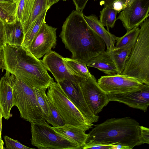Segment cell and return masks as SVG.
<instances>
[{
	"label": "cell",
	"mask_w": 149,
	"mask_h": 149,
	"mask_svg": "<svg viewBox=\"0 0 149 149\" xmlns=\"http://www.w3.org/2000/svg\"><path fill=\"white\" fill-rule=\"evenodd\" d=\"M2 108L0 105V136H1V129H2V123L1 120L2 117Z\"/></svg>",
	"instance_id": "obj_41"
},
{
	"label": "cell",
	"mask_w": 149,
	"mask_h": 149,
	"mask_svg": "<svg viewBox=\"0 0 149 149\" xmlns=\"http://www.w3.org/2000/svg\"><path fill=\"white\" fill-rule=\"evenodd\" d=\"M6 44L4 23L0 20V48H3Z\"/></svg>",
	"instance_id": "obj_33"
},
{
	"label": "cell",
	"mask_w": 149,
	"mask_h": 149,
	"mask_svg": "<svg viewBox=\"0 0 149 149\" xmlns=\"http://www.w3.org/2000/svg\"><path fill=\"white\" fill-rule=\"evenodd\" d=\"M63 60L67 68L75 76L82 79L92 76L86 65L71 58L63 57Z\"/></svg>",
	"instance_id": "obj_23"
},
{
	"label": "cell",
	"mask_w": 149,
	"mask_h": 149,
	"mask_svg": "<svg viewBox=\"0 0 149 149\" xmlns=\"http://www.w3.org/2000/svg\"><path fill=\"white\" fill-rule=\"evenodd\" d=\"M62 0V1H65L67 0Z\"/></svg>",
	"instance_id": "obj_44"
},
{
	"label": "cell",
	"mask_w": 149,
	"mask_h": 149,
	"mask_svg": "<svg viewBox=\"0 0 149 149\" xmlns=\"http://www.w3.org/2000/svg\"><path fill=\"white\" fill-rule=\"evenodd\" d=\"M4 76L12 88L13 106L17 107L21 117L30 123L46 120L38 102L33 87L7 71Z\"/></svg>",
	"instance_id": "obj_5"
},
{
	"label": "cell",
	"mask_w": 149,
	"mask_h": 149,
	"mask_svg": "<svg viewBox=\"0 0 149 149\" xmlns=\"http://www.w3.org/2000/svg\"><path fill=\"white\" fill-rule=\"evenodd\" d=\"M48 10H45L37 18L25 33L22 45V46L26 48L30 44L39 30L43 23L45 21L46 13Z\"/></svg>",
	"instance_id": "obj_25"
},
{
	"label": "cell",
	"mask_w": 149,
	"mask_h": 149,
	"mask_svg": "<svg viewBox=\"0 0 149 149\" xmlns=\"http://www.w3.org/2000/svg\"><path fill=\"white\" fill-rule=\"evenodd\" d=\"M112 149H130V148L127 146L120 144H117L113 145Z\"/></svg>",
	"instance_id": "obj_39"
},
{
	"label": "cell",
	"mask_w": 149,
	"mask_h": 149,
	"mask_svg": "<svg viewBox=\"0 0 149 149\" xmlns=\"http://www.w3.org/2000/svg\"><path fill=\"white\" fill-rule=\"evenodd\" d=\"M113 8L118 12V13H119L123 10V7L121 3L118 1H115L113 3L112 5Z\"/></svg>",
	"instance_id": "obj_36"
},
{
	"label": "cell",
	"mask_w": 149,
	"mask_h": 149,
	"mask_svg": "<svg viewBox=\"0 0 149 149\" xmlns=\"http://www.w3.org/2000/svg\"><path fill=\"white\" fill-rule=\"evenodd\" d=\"M1 69L3 70L6 69L3 48H0V70Z\"/></svg>",
	"instance_id": "obj_35"
},
{
	"label": "cell",
	"mask_w": 149,
	"mask_h": 149,
	"mask_svg": "<svg viewBox=\"0 0 149 149\" xmlns=\"http://www.w3.org/2000/svg\"><path fill=\"white\" fill-rule=\"evenodd\" d=\"M6 148L4 149H33L26 146L17 140L13 139L7 136H4Z\"/></svg>",
	"instance_id": "obj_29"
},
{
	"label": "cell",
	"mask_w": 149,
	"mask_h": 149,
	"mask_svg": "<svg viewBox=\"0 0 149 149\" xmlns=\"http://www.w3.org/2000/svg\"><path fill=\"white\" fill-rule=\"evenodd\" d=\"M136 42L125 63L121 74L149 86V19L140 25Z\"/></svg>",
	"instance_id": "obj_4"
},
{
	"label": "cell",
	"mask_w": 149,
	"mask_h": 149,
	"mask_svg": "<svg viewBox=\"0 0 149 149\" xmlns=\"http://www.w3.org/2000/svg\"><path fill=\"white\" fill-rule=\"evenodd\" d=\"M86 103L95 115L101 112L109 102L107 94L100 87L94 75L79 82Z\"/></svg>",
	"instance_id": "obj_8"
},
{
	"label": "cell",
	"mask_w": 149,
	"mask_h": 149,
	"mask_svg": "<svg viewBox=\"0 0 149 149\" xmlns=\"http://www.w3.org/2000/svg\"><path fill=\"white\" fill-rule=\"evenodd\" d=\"M60 0H47V7L49 9L54 4L58 2Z\"/></svg>",
	"instance_id": "obj_40"
},
{
	"label": "cell",
	"mask_w": 149,
	"mask_h": 149,
	"mask_svg": "<svg viewBox=\"0 0 149 149\" xmlns=\"http://www.w3.org/2000/svg\"><path fill=\"white\" fill-rule=\"evenodd\" d=\"M6 44L22 46L24 34L21 22L17 20L12 23H4Z\"/></svg>",
	"instance_id": "obj_19"
},
{
	"label": "cell",
	"mask_w": 149,
	"mask_h": 149,
	"mask_svg": "<svg viewBox=\"0 0 149 149\" xmlns=\"http://www.w3.org/2000/svg\"><path fill=\"white\" fill-rule=\"evenodd\" d=\"M139 122L130 117L108 119L88 134L86 144H120L132 149L143 143Z\"/></svg>",
	"instance_id": "obj_3"
},
{
	"label": "cell",
	"mask_w": 149,
	"mask_h": 149,
	"mask_svg": "<svg viewBox=\"0 0 149 149\" xmlns=\"http://www.w3.org/2000/svg\"><path fill=\"white\" fill-rule=\"evenodd\" d=\"M97 82L107 94L121 93L136 90L145 87V85L133 78L122 74L101 76Z\"/></svg>",
	"instance_id": "obj_11"
},
{
	"label": "cell",
	"mask_w": 149,
	"mask_h": 149,
	"mask_svg": "<svg viewBox=\"0 0 149 149\" xmlns=\"http://www.w3.org/2000/svg\"><path fill=\"white\" fill-rule=\"evenodd\" d=\"M3 49L6 71L37 88L47 89L54 81L42 60L33 56L26 48L6 44Z\"/></svg>",
	"instance_id": "obj_2"
},
{
	"label": "cell",
	"mask_w": 149,
	"mask_h": 149,
	"mask_svg": "<svg viewBox=\"0 0 149 149\" xmlns=\"http://www.w3.org/2000/svg\"><path fill=\"white\" fill-rule=\"evenodd\" d=\"M116 0H101L100 5H104V7H112L113 3Z\"/></svg>",
	"instance_id": "obj_37"
},
{
	"label": "cell",
	"mask_w": 149,
	"mask_h": 149,
	"mask_svg": "<svg viewBox=\"0 0 149 149\" xmlns=\"http://www.w3.org/2000/svg\"><path fill=\"white\" fill-rule=\"evenodd\" d=\"M113 145H104L99 144H85L82 149H112Z\"/></svg>",
	"instance_id": "obj_31"
},
{
	"label": "cell",
	"mask_w": 149,
	"mask_h": 149,
	"mask_svg": "<svg viewBox=\"0 0 149 149\" xmlns=\"http://www.w3.org/2000/svg\"><path fill=\"white\" fill-rule=\"evenodd\" d=\"M86 65L89 67L96 68L109 75L117 73V69L115 64L105 51L91 60Z\"/></svg>",
	"instance_id": "obj_18"
},
{
	"label": "cell",
	"mask_w": 149,
	"mask_h": 149,
	"mask_svg": "<svg viewBox=\"0 0 149 149\" xmlns=\"http://www.w3.org/2000/svg\"><path fill=\"white\" fill-rule=\"evenodd\" d=\"M38 102L44 113L45 120L51 114L49 101L46 91V88H38L33 87Z\"/></svg>",
	"instance_id": "obj_27"
},
{
	"label": "cell",
	"mask_w": 149,
	"mask_h": 149,
	"mask_svg": "<svg viewBox=\"0 0 149 149\" xmlns=\"http://www.w3.org/2000/svg\"><path fill=\"white\" fill-rule=\"evenodd\" d=\"M109 102H118L146 112L149 105V86L127 92L107 94Z\"/></svg>",
	"instance_id": "obj_12"
},
{
	"label": "cell",
	"mask_w": 149,
	"mask_h": 149,
	"mask_svg": "<svg viewBox=\"0 0 149 149\" xmlns=\"http://www.w3.org/2000/svg\"><path fill=\"white\" fill-rule=\"evenodd\" d=\"M84 17L91 29L104 41L107 49L115 46L116 36L105 29L95 15L92 14L87 16L84 15Z\"/></svg>",
	"instance_id": "obj_16"
},
{
	"label": "cell",
	"mask_w": 149,
	"mask_h": 149,
	"mask_svg": "<svg viewBox=\"0 0 149 149\" xmlns=\"http://www.w3.org/2000/svg\"><path fill=\"white\" fill-rule=\"evenodd\" d=\"M42 60L47 70L51 72L57 83L65 79L79 83L82 79L72 74L65 65L63 57L55 51H52L45 54Z\"/></svg>",
	"instance_id": "obj_14"
},
{
	"label": "cell",
	"mask_w": 149,
	"mask_h": 149,
	"mask_svg": "<svg viewBox=\"0 0 149 149\" xmlns=\"http://www.w3.org/2000/svg\"><path fill=\"white\" fill-rule=\"evenodd\" d=\"M47 9H49L47 0H35L29 17L22 26L24 34L37 18Z\"/></svg>",
	"instance_id": "obj_24"
},
{
	"label": "cell",
	"mask_w": 149,
	"mask_h": 149,
	"mask_svg": "<svg viewBox=\"0 0 149 149\" xmlns=\"http://www.w3.org/2000/svg\"><path fill=\"white\" fill-rule=\"evenodd\" d=\"M59 36L72 53L71 58L86 65L105 51L104 41L90 27L81 11L72 12L63 23Z\"/></svg>",
	"instance_id": "obj_1"
},
{
	"label": "cell",
	"mask_w": 149,
	"mask_h": 149,
	"mask_svg": "<svg viewBox=\"0 0 149 149\" xmlns=\"http://www.w3.org/2000/svg\"><path fill=\"white\" fill-rule=\"evenodd\" d=\"M3 145V141L1 139V136H0V149H4Z\"/></svg>",
	"instance_id": "obj_42"
},
{
	"label": "cell",
	"mask_w": 149,
	"mask_h": 149,
	"mask_svg": "<svg viewBox=\"0 0 149 149\" xmlns=\"http://www.w3.org/2000/svg\"><path fill=\"white\" fill-rule=\"evenodd\" d=\"M140 29L138 27L127 31L126 33L121 37H116L115 47L118 49H132L139 35Z\"/></svg>",
	"instance_id": "obj_22"
},
{
	"label": "cell",
	"mask_w": 149,
	"mask_h": 149,
	"mask_svg": "<svg viewBox=\"0 0 149 149\" xmlns=\"http://www.w3.org/2000/svg\"><path fill=\"white\" fill-rule=\"evenodd\" d=\"M0 105L2 108V117L8 120L11 116L10 110L13 106V90L4 76L0 80Z\"/></svg>",
	"instance_id": "obj_15"
},
{
	"label": "cell",
	"mask_w": 149,
	"mask_h": 149,
	"mask_svg": "<svg viewBox=\"0 0 149 149\" xmlns=\"http://www.w3.org/2000/svg\"><path fill=\"white\" fill-rule=\"evenodd\" d=\"M76 7V10L82 11L88 0H72Z\"/></svg>",
	"instance_id": "obj_34"
},
{
	"label": "cell",
	"mask_w": 149,
	"mask_h": 149,
	"mask_svg": "<svg viewBox=\"0 0 149 149\" xmlns=\"http://www.w3.org/2000/svg\"><path fill=\"white\" fill-rule=\"evenodd\" d=\"M58 83L70 100L89 122L93 123L98 121L99 117L94 114L88 107L79 83L65 79Z\"/></svg>",
	"instance_id": "obj_13"
},
{
	"label": "cell",
	"mask_w": 149,
	"mask_h": 149,
	"mask_svg": "<svg viewBox=\"0 0 149 149\" xmlns=\"http://www.w3.org/2000/svg\"><path fill=\"white\" fill-rule=\"evenodd\" d=\"M31 123V143L38 148L81 149L77 144L57 133L46 120Z\"/></svg>",
	"instance_id": "obj_7"
},
{
	"label": "cell",
	"mask_w": 149,
	"mask_h": 149,
	"mask_svg": "<svg viewBox=\"0 0 149 149\" xmlns=\"http://www.w3.org/2000/svg\"><path fill=\"white\" fill-rule=\"evenodd\" d=\"M46 94L65 124L80 127L85 132L92 128L93 125L74 105L58 83L53 81L48 88Z\"/></svg>",
	"instance_id": "obj_6"
},
{
	"label": "cell",
	"mask_w": 149,
	"mask_h": 149,
	"mask_svg": "<svg viewBox=\"0 0 149 149\" xmlns=\"http://www.w3.org/2000/svg\"><path fill=\"white\" fill-rule=\"evenodd\" d=\"M141 137L143 143H149V129L140 126Z\"/></svg>",
	"instance_id": "obj_32"
},
{
	"label": "cell",
	"mask_w": 149,
	"mask_h": 149,
	"mask_svg": "<svg viewBox=\"0 0 149 149\" xmlns=\"http://www.w3.org/2000/svg\"><path fill=\"white\" fill-rule=\"evenodd\" d=\"M132 49H118L115 46L106 51L115 64L118 74H121Z\"/></svg>",
	"instance_id": "obj_20"
},
{
	"label": "cell",
	"mask_w": 149,
	"mask_h": 149,
	"mask_svg": "<svg viewBox=\"0 0 149 149\" xmlns=\"http://www.w3.org/2000/svg\"><path fill=\"white\" fill-rule=\"evenodd\" d=\"M54 128L62 136L77 144L81 149L86 144L88 134L83 129L68 124Z\"/></svg>",
	"instance_id": "obj_17"
},
{
	"label": "cell",
	"mask_w": 149,
	"mask_h": 149,
	"mask_svg": "<svg viewBox=\"0 0 149 149\" xmlns=\"http://www.w3.org/2000/svg\"><path fill=\"white\" fill-rule=\"evenodd\" d=\"M17 0L0 1V20L4 23L16 22Z\"/></svg>",
	"instance_id": "obj_21"
},
{
	"label": "cell",
	"mask_w": 149,
	"mask_h": 149,
	"mask_svg": "<svg viewBox=\"0 0 149 149\" xmlns=\"http://www.w3.org/2000/svg\"><path fill=\"white\" fill-rule=\"evenodd\" d=\"M14 0H0V1H9Z\"/></svg>",
	"instance_id": "obj_43"
},
{
	"label": "cell",
	"mask_w": 149,
	"mask_h": 149,
	"mask_svg": "<svg viewBox=\"0 0 149 149\" xmlns=\"http://www.w3.org/2000/svg\"><path fill=\"white\" fill-rule=\"evenodd\" d=\"M49 101L51 114L49 117L46 119V121L48 123L51 124L54 127H59L64 125L65 124L59 112L49 100Z\"/></svg>",
	"instance_id": "obj_28"
},
{
	"label": "cell",
	"mask_w": 149,
	"mask_h": 149,
	"mask_svg": "<svg viewBox=\"0 0 149 149\" xmlns=\"http://www.w3.org/2000/svg\"><path fill=\"white\" fill-rule=\"evenodd\" d=\"M57 28L49 26L45 21L37 34L26 48L34 57L39 59L52 51L56 43Z\"/></svg>",
	"instance_id": "obj_9"
},
{
	"label": "cell",
	"mask_w": 149,
	"mask_h": 149,
	"mask_svg": "<svg viewBox=\"0 0 149 149\" xmlns=\"http://www.w3.org/2000/svg\"><path fill=\"white\" fill-rule=\"evenodd\" d=\"M132 1V0H116L115 1H118L120 2L122 4L123 9L130 4Z\"/></svg>",
	"instance_id": "obj_38"
},
{
	"label": "cell",
	"mask_w": 149,
	"mask_h": 149,
	"mask_svg": "<svg viewBox=\"0 0 149 149\" xmlns=\"http://www.w3.org/2000/svg\"><path fill=\"white\" fill-rule=\"evenodd\" d=\"M116 18L127 31L138 27L149 16V0H132Z\"/></svg>",
	"instance_id": "obj_10"
},
{
	"label": "cell",
	"mask_w": 149,
	"mask_h": 149,
	"mask_svg": "<svg viewBox=\"0 0 149 149\" xmlns=\"http://www.w3.org/2000/svg\"><path fill=\"white\" fill-rule=\"evenodd\" d=\"M100 13L99 20L104 26L107 27L108 31H109V28H112L114 26L118 12L112 7L105 6L100 11Z\"/></svg>",
	"instance_id": "obj_26"
},
{
	"label": "cell",
	"mask_w": 149,
	"mask_h": 149,
	"mask_svg": "<svg viewBox=\"0 0 149 149\" xmlns=\"http://www.w3.org/2000/svg\"><path fill=\"white\" fill-rule=\"evenodd\" d=\"M26 0H17L16 9L17 20L21 22Z\"/></svg>",
	"instance_id": "obj_30"
}]
</instances>
